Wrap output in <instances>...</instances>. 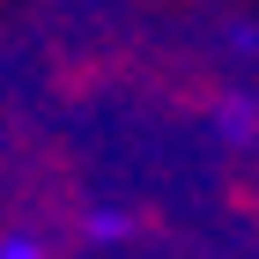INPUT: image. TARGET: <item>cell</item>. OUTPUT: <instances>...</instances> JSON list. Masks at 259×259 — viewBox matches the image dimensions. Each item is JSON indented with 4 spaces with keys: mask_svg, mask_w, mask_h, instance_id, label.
<instances>
[{
    "mask_svg": "<svg viewBox=\"0 0 259 259\" xmlns=\"http://www.w3.org/2000/svg\"><path fill=\"white\" fill-rule=\"evenodd\" d=\"M0 259H37V252H30V244H0Z\"/></svg>",
    "mask_w": 259,
    "mask_h": 259,
    "instance_id": "cell-1",
    "label": "cell"
}]
</instances>
